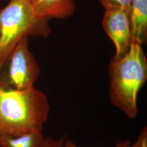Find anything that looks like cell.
<instances>
[{
    "label": "cell",
    "instance_id": "6da1fadb",
    "mask_svg": "<svg viewBox=\"0 0 147 147\" xmlns=\"http://www.w3.org/2000/svg\"><path fill=\"white\" fill-rule=\"evenodd\" d=\"M49 112L47 96L40 90L0 87V136H19L43 127Z\"/></svg>",
    "mask_w": 147,
    "mask_h": 147
},
{
    "label": "cell",
    "instance_id": "7a4b0ae2",
    "mask_svg": "<svg viewBox=\"0 0 147 147\" xmlns=\"http://www.w3.org/2000/svg\"><path fill=\"white\" fill-rule=\"evenodd\" d=\"M109 98L130 119L136 118L137 96L147 79V58L142 45L132 42L128 52L113 57L109 67Z\"/></svg>",
    "mask_w": 147,
    "mask_h": 147
},
{
    "label": "cell",
    "instance_id": "3957f363",
    "mask_svg": "<svg viewBox=\"0 0 147 147\" xmlns=\"http://www.w3.org/2000/svg\"><path fill=\"white\" fill-rule=\"evenodd\" d=\"M49 21L37 14L33 0H11L0 10V63L22 37H47Z\"/></svg>",
    "mask_w": 147,
    "mask_h": 147
},
{
    "label": "cell",
    "instance_id": "277c9868",
    "mask_svg": "<svg viewBox=\"0 0 147 147\" xmlns=\"http://www.w3.org/2000/svg\"><path fill=\"white\" fill-rule=\"evenodd\" d=\"M40 69L24 37L0 63V87L24 90L34 87Z\"/></svg>",
    "mask_w": 147,
    "mask_h": 147
},
{
    "label": "cell",
    "instance_id": "5b68a950",
    "mask_svg": "<svg viewBox=\"0 0 147 147\" xmlns=\"http://www.w3.org/2000/svg\"><path fill=\"white\" fill-rule=\"evenodd\" d=\"M105 31L114 43L116 58L128 52L132 43L130 9L113 7L105 9L102 19Z\"/></svg>",
    "mask_w": 147,
    "mask_h": 147
},
{
    "label": "cell",
    "instance_id": "8992f818",
    "mask_svg": "<svg viewBox=\"0 0 147 147\" xmlns=\"http://www.w3.org/2000/svg\"><path fill=\"white\" fill-rule=\"evenodd\" d=\"M37 14L50 20L65 19L73 16L76 9L74 0H33Z\"/></svg>",
    "mask_w": 147,
    "mask_h": 147
},
{
    "label": "cell",
    "instance_id": "52a82bcc",
    "mask_svg": "<svg viewBox=\"0 0 147 147\" xmlns=\"http://www.w3.org/2000/svg\"><path fill=\"white\" fill-rule=\"evenodd\" d=\"M132 42L141 45L147 37V0H133L130 8Z\"/></svg>",
    "mask_w": 147,
    "mask_h": 147
},
{
    "label": "cell",
    "instance_id": "ba28073f",
    "mask_svg": "<svg viewBox=\"0 0 147 147\" xmlns=\"http://www.w3.org/2000/svg\"><path fill=\"white\" fill-rule=\"evenodd\" d=\"M43 127L36 128L19 136H0L1 147H40L44 140Z\"/></svg>",
    "mask_w": 147,
    "mask_h": 147
},
{
    "label": "cell",
    "instance_id": "9c48e42d",
    "mask_svg": "<svg viewBox=\"0 0 147 147\" xmlns=\"http://www.w3.org/2000/svg\"><path fill=\"white\" fill-rule=\"evenodd\" d=\"M100 1L105 9L113 7L130 9L133 0H100Z\"/></svg>",
    "mask_w": 147,
    "mask_h": 147
},
{
    "label": "cell",
    "instance_id": "30bf717a",
    "mask_svg": "<svg viewBox=\"0 0 147 147\" xmlns=\"http://www.w3.org/2000/svg\"><path fill=\"white\" fill-rule=\"evenodd\" d=\"M66 137L63 136L58 140H54L50 137H45L40 147H63Z\"/></svg>",
    "mask_w": 147,
    "mask_h": 147
},
{
    "label": "cell",
    "instance_id": "8fae6325",
    "mask_svg": "<svg viewBox=\"0 0 147 147\" xmlns=\"http://www.w3.org/2000/svg\"><path fill=\"white\" fill-rule=\"evenodd\" d=\"M130 147H147V128L144 126L140 130L135 143Z\"/></svg>",
    "mask_w": 147,
    "mask_h": 147
},
{
    "label": "cell",
    "instance_id": "7c38bea8",
    "mask_svg": "<svg viewBox=\"0 0 147 147\" xmlns=\"http://www.w3.org/2000/svg\"><path fill=\"white\" fill-rule=\"evenodd\" d=\"M131 145L129 140H126L124 141H121L116 144L115 147H130ZM63 147H80L75 144L71 140L66 139L64 142Z\"/></svg>",
    "mask_w": 147,
    "mask_h": 147
}]
</instances>
